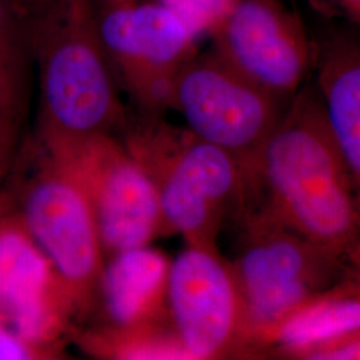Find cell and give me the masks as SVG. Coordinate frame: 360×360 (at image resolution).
Masks as SVG:
<instances>
[{
	"label": "cell",
	"mask_w": 360,
	"mask_h": 360,
	"mask_svg": "<svg viewBox=\"0 0 360 360\" xmlns=\"http://www.w3.org/2000/svg\"><path fill=\"white\" fill-rule=\"evenodd\" d=\"M26 10L27 13H30L37 4H39L41 0H18Z\"/></svg>",
	"instance_id": "23"
},
{
	"label": "cell",
	"mask_w": 360,
	"mask_h": 360,
	"mask_svg": "<svg viewBox=\"0 0 360 360\" xmlns=\"http://www.w3.org/2000/svg\"><path fill=\"white\" fill-rule=\"evenodd\" d=\"M28 183L19 218L49 257L75 312L89 309L101 290L104 250L90 203L63 168L47 156Z\"/></svg>",
	"instance_id": "7"
},
{
	"label": "cell",
	"mask_w": 360,
	"mask_h": 360,
	"mask_svg": "<svg viewBox=\"0 0 360 360\" xmlns=\"http://www.w3.org/2000/svg\"><path fill=\"white\" fill-rule=\"evenodd\" d=\"M304 360H360V331L312 351Z\"/></svg>",
	"instance_id": "20"
},
{
	"label": "cell",
	"mask_w": 360,
	"mask_h": 360,
	"mask_svg": "<svg viewBox=\"0 0 360 360\" xmlns=\"http://www.w3.org/2000/svg\"><path fill=\"white\" fill-rule=\"evenodd\" d=\"M32 242L19 217L0 220V292L16 262Z\"/></svg>",
	"instance_id": "18"
},
{
	"label": "cell",
	"mask_w": 360,
	"mask_h": 360,
	"mask_svg": "<svg viewBox=\"0 0 360 360\" xmlns=\"http://www.w3.org/2000/svg\"><path fill=\"white\" fill-rule=\"evenodd\" d=\"M315 65V87L351 175L360 211V41H331L316 56Z\"/></svg>",
	"instance_id": "13"
},
{
	"label": "cell",
	"mask_w": 360,
	"mask_h": 360,
	"mask_svg": "<svg viewBox=\"0 0 360 360\" xmlns=\"http://www.w3.org/2000/svg\"><path fill=\"white\" fill-rule=\"evenodd\" d=\"M16 122L0 115V178L3 176L13 153Z\"/></svg>",
	"instance_id": "22"
},
{
	"label": "cell",
	"mask_w": 360,
	"mask_h": 360,
	"mask_svg": "<svg viewBox=\"0 0 360 360\" xmlns=\"http://www.w3.org/2000/svg\"><path fill=\"white\" fill-rule=\"evenodd\" d=\"M34 59L30 16L18 0H0V115L18 123Z\"/></svg>",
	"instance_id": "15"
},
{
	"label": "cell",
	"mask_w": 360,
	"mask_h": 360,
	"mask_svg": "<svg viewBox=\"0 0 360 360\" xmlns=\"http://www.w3.org/2000/svg\"><path fill=\"white\" fill-rule=\"evenodd\" d=\"M123 144L153 180L165 235L187 245H218L226 220L251 206L254 184L232 155L148 115L127 126Z\"/></svg>",
	"instance_id": "3"
},
{
	"label": "cell",
	"mask_w": 360,
	"mask_h": 360,
	"mask_svg": "<svg viewBox=\"0 0 360 360\" xmlns=\"http://www.w3.org/2000/svg\"><path fill=\"white\" fill-rule=\"evenodd\" d=\"M110 6H120V4H129V3H135L138 0H105Z\"/></svg>",
	"instance_id": "24"
},
{
	"label": "cell",
	"mask_w": 360,
	"mask_h": 360,
	"mask_svg": "<svg viewBox=\"0 0 360 360\" xmlns=\"http://www.w3.org/2000/svg\"><path fill=\"white\" fill-rule=\"evenodd\" d=\"M288 102L259 87L212 50L193 53L180 67L168 107L179 112L195 138L232 155L252 176L257 155Z\"/></svg>",
	"instance_id": "5"
},
{
	"label": "cell",
	"mask_w": 360,
	"mask_h": 360,
	"mask_svg": "<svg viewBox=\"0 0 360 360\" xmlns=\"http://www.w3.org/2000/svg\"><path fill=\"white\" fill-rule=\"evenodd\" d=\"M360 331V287L336 284L290 314L272 331L267 346L304 359L315 349Z\"/></svg>",
	"instance_id": "14"
},
{
	"label": "cell",
	"mask_w": 360,
	"mask_h": 360,
	"mask_svg": "<svg viewBox=\"0 0 360 360\" xmlns=\"http://www.w3.org/2000/svg\"><path fill=\"white\" fill-rule=\"evenodd\" d=\"M72 312L65 285L32 240L0 292V319L28 343L51 352Z\"/></svg>",
	"instance_id": "11"
},
{
	"label": "cell",
	"mask_w": 360,
	"mask_h": 360,
	"mask_svg": "<svg viewBox=\"0 0 360 360\" xmlns=\"http://www.w3.org/2000/svg\"><path fill=\"white\" fill-rule=\"evenodd\" d=\"M39 68V142L63 154L123 127L116 77L90 0H41L30 13Z\"/></svg>",
	"instance_id": "2"
},
{
	"label": "cell",
	"mask_w": 360,
	"mask_h": 360,
	"mask_svg": "<svg viewBox=\"0 0 360 360\" xmlns=\"http://www.w3.org/2000/svg\"><path fill=\"white\" fill-rule=\"evenodd\" d=\"M252 179L259 208L335 257L360 259L356 193L315 86L287 103Z\"/></svg>",
	"instance_id": "1"
},
{
	"label": "cell",
	"mask_w": 360,
	"mask_h": 360,
	"mask_svg": "<svg viewBox=\"0 0 360 360\" xmlns=\"http://www.w3.org/2000/svg\"><path fill=\"white\" fill-rule=\"evenodd\" d=\"M311 6L328 16L342 18L360 26V0H309Z\"/></svg>",
	"instance_id": "21"
},
{
	"label": "cell",
	"mask_w": 360,
	"mask_h": 360,
	"mask_svg": "<svg viewBox=\"0 0 360 360\" xmlns=\"http://www.w3.org/2000/svg\"><path fill=\"white\" fill-rule=\"evenodd\" d=\"M169 266L167 257L148 245L111 257L101 290L114 327L156 326L169 318Z\"/></svg>",
	"instance_id": "12"
},
{
	"label": "cell",
	"mask_w": 360,
	"mask_h": 360,
	"mask_svg": "<svg viewBox=\"0 0 360 360\" xmlns=\"http://www.w3.org/2000/svg\"><path fill=\"white\" fill-rule=\"evenodd\" d=\"M86 195L104 254L150 245L165 235L153 180L112 134L91 138L63 154L47 155Z\"/></svg>",
	"instance_id": "6"
},
{
	"label": "cell",
	"mask_w": 360,
	"mask_h": 360,
	"mask_svg": "<svg viewBox=\"0 0 360 360\" xmlns=\"http://www.w3.org/2000/svg\"><path fill=\"white\" fill-rule=\"evenodd\" d=\"M92 347L116 359H191L176 334L165 333L162 324L114 327L99 335Z\"/></svg>",
	"instance_id": "16"
},
{
	"label": "cell",
	"mask_w": 360,
	"mask_h": 360,
	"mask_svg": "<svg viewBox=\"0 0 360 360\" xmlns=\"http://www.w3.org/2000/svg\"><path fill=\"white\" fill-rule=\"evenodd\" d=\"M168 314L191 360L220 359L252 348L231 262L218 245H187L171 260Z\"/></svg>",
	"instance_id": "8"
},
{
	"label": "cell",
	"mask_w": 360,
	"mask_h": 360,
	"mask_svg": "<svg viewBox=\"0 0 360 360\" xmlns=\"http://www.w3.org/2000/svg\"><path fill=\"white\" fill-rule=\"evenodd\" d=\"M211 38L220 58L284 102L316 60L304 27L276 0H236Z\"/></svg>",
	"instance_id": "10"
},
{
	"label": "cell",
	"mask_w": 360,
	"mask_h": 360,
	"mask_svg": "<svg viewBox=\"0 0 360 360\" xmlns=\"http://www.w3.org/2000/svg\"><path fill=\"white\" fill-rule=\"evenodd\" d=\"M242 221L245 229L232 270L251 346L266 347L272 331L290 314L339 284L345 260L259 207H250Z\"/></svg>",
	"instance_id": "4"
},
{
	"label": "cell",
	"mask_w": 360,
	"mask_h": 360,
	"mask_svg": "<svg viewBox=\"0 0 360 360\" xmlns=\"http://www.w3.org/2000/svg\"><path fill=\"white\" fill-rule=\"evenodd\" d=\"M51 354L22 339L0 319V360L46 359Z\"/></svg>",
	"instance_id": "19"
},
{
	"label": "cell",
	"mask_w": 360,
	"mask_h": 360,
	"mask_svg": "<svg viewBox=\"0 0 360 360\" xmlns=\"http://www.w3.org/2000/svg\"><path fill=\"white\" fill-rule=\"evenodd\" d=\"M184 22L193 34L211 35L236 0H156Z\"/></svg>",
	"instance_id": "17"
},
{
	"label": "cell",
	"mask_w": 360,
	"mask_h": 360,
	"mask_svg": "<svg viewBox=\"0 0 360 360\" xmlns=\"http://www.w3.org/2000/svg\"><path fill=\"white\" fill-rule=\"evenodd\" d=\"M96 22L104 51L131 98L150 115L167 108L172 80L199 38L158 1L110 6Z\"/></svg>",
	"instance_id": "9"
}]
</instances>
